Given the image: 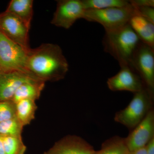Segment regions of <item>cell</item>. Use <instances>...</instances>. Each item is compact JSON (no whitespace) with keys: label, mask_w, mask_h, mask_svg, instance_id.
I'll return each mask as SVG.
<instances>
[{"label":"cell","mask_w":154,"mask_h":154,"mask_svg":"<svg viewBox=\"0 0 154 154\" xmlns=\"http://www.w3.org/2000/svg\"><path fill=\"white\" fill-rule=\"evenodd\" d=\"M147 154H154V137L146 146Z\"/></svg>","instance_id":"cb8c5ba5"},{"label":"cell","mask_w":154,"mask_h":154,"mask_svg":"<svg viewBox=\"0 0 154 154\" xmlns=\"http://www.w3.org/2000/svg\"><path fill=\"white\" fill-rule=\"evenodd\" d=\"M82 1L85 10L123 8L131 5L129 1L125 0H82Z\"/></svg>","instance_id":"ac0fdd59"},{"label":"cell","mask_w":154,"mask_h":154,"mask_svg":"<svg viewBox=\"0 0 154 154\" xmlns=\"http://www.w3.org/2000/svg\"><path fill=\"white\" fill-rule=\"evenodd\" d=\"M34 80H39L31 75L21 72H0V101L12 100L21 85Z\"/></svg>","instance_id":"7c38bea8"},{"label":"cell","mask_w":154,"mask_h":154,"mask_svg":"<svg viewBox=\"0 0 154 154\" xmlns=\"http://www.w3.org/2000/svg\"><path fill=\"white\" fill-rule=\"evenodd\" d=\"M28 28L14 14L5 11L0 14V33L26 51L30 49Z\"/></svg>","instance_id":"52a82bcc"},{"label":"cell","mask_w":154,"mask_h":154,"mask_svg":"<svg viewBox=\"0 0 154 154\" xmlns=\"http://www.w3.org/2000/svg\"><path fill=\"white\" fill-rule=\"evenodd\" d=\"M0 154H5L3 143V137L0 135Z\"/></svg>","instance_id":"484cf974"},{"label":"cell","mask_w":154,"mask_h":154,"mask_svg":"<svg viewBox=\"0 0 154 154\" xmlns=\"http://www.w3.org/2000/svg\"><path fill=\"white\" fill-rule=\"evenodd\" d=\"M16 115L23 126L30 124L35 118L37 106L35 101L24 99L15 103Z\"/></svg>","instance_id":"2e32d148"},{"label":"cell","mask_w":154,"mask_h":154,"mask_svg":"<svg viewBox=\"0 0 154 154\" xmlns=\"http://www.w3.org/2000/svg\"><path fill=\"white\" fill-rule=\"evenodd\" d=\"M94 148L85 140L75 135H69L57 142L43 154H93Z\"/></svg>","instance_id":"8fae6325"},{"label":"cell","mask_w":154,"mask_h":154,"mask_svg":"<svg viewBox=\"0 0 154 154\" xmlns=\"http://www.w3.org/2000/svg\"><path fill=\"white\" fill-rule=\"evenodd\" d=\"M16 104L11 100L0 101V122L16 117Z\"/></svg>","instance_id":"44dd1931"},{"label":"cell","mask_w":154,"mask_h":154,"mask_svg":"<svg viewBox=\"0 0 154 154\" xmlns=\"http://www.w3.org/2000/svg\"><path fill=\"white\" fill-rule=\"evenodd\" d=\"M45 85V82L38 80L24 83L17 89L11 101L15 103L24 99L36 101L39 99Z\"/></svg>","instance_id":"5bb4252c"},{"label":"cell","mask_w":154,"mask_h":154,"mask_svg":"<svg viewBox=\"0 0 154 154\" xmlns=\"http://www.w3.org/2000/svg\"><path fill=\"white\" fill-rule=\"evenodd\" d=\"M23 125L17 117L0 122V135L22 137Z\"/></svg>","instance_id":"d6986e66"},{"label":"cell","mask_w":154,"mask_h":154,"mask_svg":"<svg viewBox=\"0 0 154 154\" xmlns=\"http://www.w3.org/2000/svg\"><path fill=\"white\" fill-rule=\"evenodd\" d=\"M135 15L134 8L131 4L123 8L85 10L83 19L88 22L99 23L104 27L105 32H107L127 25Z\"/></svg>","instance_id":"3957f363"},{"label":"cell","mask_w":154,"mask_h":154,"mask_svg":"<svg viewBox=\"0 0 154 154\" xmlns=\"http://www.w3.org/2000/svg\"><path fill=\"white\" fill-rule=\"evenodd\" d=\"M140 41L154 48V24L143 17L135 15L128 23Z\"/></svg>","instance_id":"4fadbf2b"},{"label":"cell","mask_w":154,"mask_h":154,"mask_svg":"<svg viewBox=\"0 0 154 154\" xmlns=\"http://www.w3.org/2000/svg\"><path fill=\"white\" fill-rule=\"evenodd\" d=\"M5 154H25L26 146L22 137L2 136Z\"/></svg>","instance_id":"ffe728a7"},{"label":"cell","mask_w":154,"mask_h":154,"mask_svg":"<svg viewBox=\"0 0 154 154\" xmlns=\"http://www.w3.org/2000/svg\"><path fill=\"white\" fill-rule=\"evenodd\" d=\"M129 154H147L146 146L134 151L130 152Z\"/></svg>","instance_id":"d4e9b609"},{"label":"cell","mask_w":154,"mask_h":154,"mask_svg":"<svg viewBox=\"0 0 154 154\" xmlns=\"http://www.w3.org/2000/svg\"><path fill=\"white\" fill-rule=\"evenodd\" d=\"M132 69L140 78L145 88L154 91V48L141 41L133 57Z\"/></svg>","instance_id":"8992f818"},{"label":"cell","mask_w":154,"mask_h":154,"mask_svg":"<svg viewBox=\"0 0 154 154\" xmlns=\"http://www.w3.org/2000/svg\"><path fill=\"white\" fill-rule=\"evenodd\" d=\"M33 1L12 0L6 12L14 14L30 28L33 15Z\"/></svg>","instance_id":"9a60e30c"},{"label":"cell","mask_w":154,"mask_h":154,"mask_svg":"<svg viewBox=\"0 0 154 154\" xmlns=\"http://www.w3.org/2000/svg\"><path fill=\"white\" fill-rule=\"evenodd\" d=\"M26 66L31 75L40 81L54 82L63 79L69 70V64L60 46L43 43L27 52Z\"/></svg>","instance_id":"6da1fadb"},{"label":"cell","mask_w":154,"mask_h":154,"mask_svg":"<svg viewBox=\"0 0 154 154\" xmlns=\"http://www.w3.org/2000/svg\"><path fill=\"white\" fill-rule=\"evenodd\" d=\"M132 6L134 8L135 15H138L143 17L154 24V8Z\"/></svg>","instance_id":"7402d4cb"},{"label":"cell","mask_w":154,"mask_h":154,"mask_svg":"<svg viewBox=\"0 0 154 154\" xmlns=\"http://www.w3.org/2000/svg\"><path fill=\"white\" fill-rule=\"evenodd\" d=\"M28 51L0 33V72H19L31 75L26 66Z\"/></svg>","instance_id":"5b68a950"},{"label":"cell","mask_w":154,"mask_h":154,"mask_svg":"<svg viewBox=\"0 0 154 154\" xmlns=\"http://www.w3.org/2000/svg\"><path fill=\"white\" fill-rule=\"evenodd\" d=\"M85 9L82 0H59L51 23L68 29L78 19H83Z\"/></svg>","instance_id":"ba28073f"},{"label":"cell","mask_w":154,"mask_h":154,"mask_svg":"<svg viewBox=\"0 0 154 154\" xmlns=\"http://www.w3.org/2000/svg\"><path fill=\"white\" fill-rule=\"evenodd\" d=\"M108 88L111 91H127L136 93L145 88L138 75L129 67H121L120 71L107 81Z\"/></svg>","instance_id":"30bf717a"},{"label":"cell","mask_w":154,"mask_h":154,"mask_svg":"<svg viewBox=\"0 0 154 154\" xmlns=\"http://www.w3.org/2000/svg\"><path fill=\"white\" fill-rule=\"evenodd\" d=\"M132 5L139 7H149L154 8V0H132L129 1Z\"/></svg>","instance_id":"603a6c76"},{"label":"cell","mask_w":154,"mask_h":154,"mask_svg":"<svg viewBox=\"0 0 154 154\" xmlns=\"http://www.w3.org/2000/svg\"><path fill=\"white\" fill-rule=\"evenodd\" d=\"M153 96L146 88L135 93L128 105L116 113L114 120L128 128H134L151 110Z\"/></svg>","instance_id":"277c9868"},{"label":"cell","mask_w":154,"mask_h":154,"mask_svg":"<svg viewBox=\"0 0 154 154\" xmlns=\"http://www.w3.org/2000/svg\"><path fill=\"white\" fill-rule=\"evenodd\" d=\"M141 41L129 24L113 31L105 32L102 40L104 51L118 61L120 67L132 68L134 52Z\"/></svg>","instance_id":"7a4b0ae2"},{"label":"cell","mask_w":154,"mask_h":154,"mask_svg":"<svg viewBox=\"0 0 154 154\" xmlns=\"http://www.w3.org/2000/svg\"><path fill=\"white\" fill-rule=\"evenodd\" d=\"M154 137V112L151 110L129 135L125 139L130 152L144 147Z\"/></svg>","instance_id":"9c48e42d"},{"label":"cell","mask_w":154,"mask_h":154,"mask_svg":"<svg viewBox=\"0 0 154 154\" xmlns=\"http://www.w3.org/2000/svg\"><path fill=\"white\" fill-rule=\"evenodd\" d=\"M125 139L116 136L107 140L102 144L101 149L93 154H129Z\"/></svg>","instance_id":"e0dca14e"}]
</instances>
